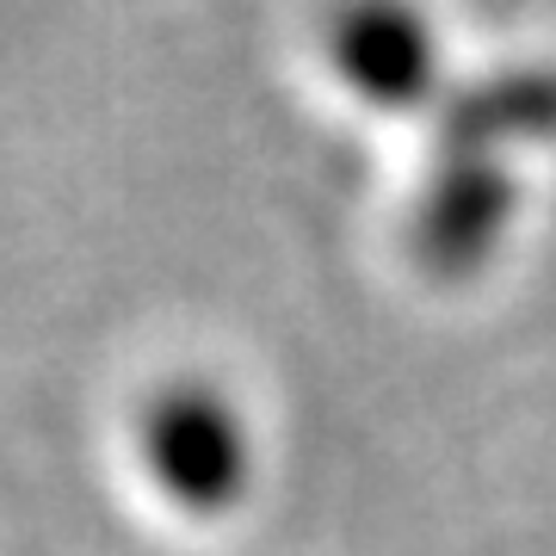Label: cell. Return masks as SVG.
<instances>
[{"label":"cell","mask_w":556,"mask_h":556,"mask_svg":"<svg viewBox=\"0 0 556 556\" xmlns=\"http://www.w3.org/2000/svg\"><path fill=\"white\" fill-rule=\"evenodd\" d=\"M137 457L161 501H174L192 519H223L248 501L254 482V439L248 415L229 390L211 378H174L142 402Z\"/></svg>","instance_id":"cell-1"},{"label":"cell","mask_w":556,"mask_h":556,"mask_svg":"<svg viewBox=\"0 0 556 556\" xmlns=\"http://www.w3.org/2000/svg\"><path fill=\"white\" fill-rule=\"evenodd\" d=\"M321 43L340 87L383 118L433 112L439 93L452 87L439 31L415 0H334Z\"/></svg>","instance_id":"cell-2"},{"label":"cell","mask_w":556,"mask_h":556,"mask_svg":"<svg viewBox=\"0 0 556 556\" xmlns=\"http://www.w3.org/2000/svg\"><path fill=\"white\" fill-rule=\"evenodd\" d=\"M519 217V174L507 155L482 149H433L420 199L408 211V248L420 273L445 278H477L501 254V241Z\"/></svg>","instance_id":"cell-3"},{"label":"cell","mask_w":556,"mask_h":556,"mask_svg":"<svg viewBox=\"0 0 556 556\" xmlns=\"http://www.w3.org/2000/svg\"><path fill=\"white\" fill-rule=\"evenodd\" d=\"M556 142V68L507 62L489 75L452 80L433 105V149H482L514 155Z\"/></svg>","instance_id":"cell-4"}]
</instances>
